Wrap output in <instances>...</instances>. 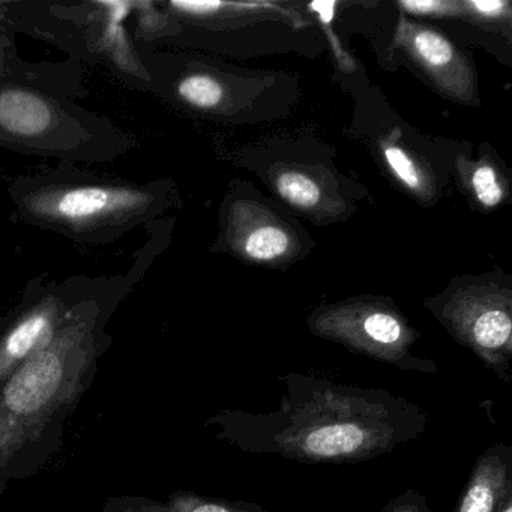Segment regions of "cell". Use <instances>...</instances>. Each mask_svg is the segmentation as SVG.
Returning a JSON list of instances; mask_svg holds the SVG:
<instances>
[{
	"mask_svg": "<svg viewBox=\"0 0 512 512\" xmlns=\"http://www.w3.org/2000/svg\"><path fill=\"white\" fill-rule=\"evenodd\" d=\"M16 200L26 220L83 242L133 229L155 206V194L140 185L71 179L28 181Z\"/></svg>",
	"mask_w": 512,
	"mask_h": 512,
	"instance_id": "cell-3",
	"label": "cell"
},
{
	"mask_svg": "<svg viewBox=\"0 0 512 512\" xmlns=\"http://www.w3.org/2000/svg\"><path fill=\"white\" fill-rule=\"evenodd\" d=\"M178 94L185 103L196 109H214L223 100V86L214 77L193 74L179 82Z\"/></svg>",
	"mask_w": 512,
	"mask_h": 512,
	"instance_id": "cell-11",
	"label": "cell"
},
{
	"mask_svg": "<svg viewBox=\"0 0 512 512\" xmlns=\"http://www.w3.org/2000/svg\"><path fill=\"white\" fill-rule=\"evenodd\" d=\"M289 235L277 226H263L245 239L244 250L250 259L269 262L289 250Z\"/></svg>",
	"mask_w": 512,
	"mask_h": 512,
	"instance_id": "cell-10",
	"label": "cell"
},
{
	"mask_svg": "<svg viewBox=\"0 0 512 512\" xmlns=\"http://www.w3.org/2000/svg\"><path fill=\"white\" fill-rule=\"evenodd\" d=\"M119 299L95 289L56 337L0 386V494L61 451L67 421L112 344L106 326Z\"/></svg>",
	"mask_w": 512,
	"mask_h": 512,
	"instance_id": "cell-2",
	"label": "cell"
},
{
	"mask_svg": "<svg viewBox=\"0 0 512 512\" xmlns=\"http://www.w3.org/2000/svg\"><path fill=\"white\" fill-rule=\"evenodd\" d=\"M59 121L46 98L22 88L0 91V130L20 140L43 139Z\"/></svg>",
	"mask_w": 512,
	"mask_h": 512,
	"instance_id": "cell-8",
	"label": "cell"
},
{
	"mask_svg": "<svg viewBox=\"0 0 512 512\" xmlns=\"http://www.w3.org/2000/svg\"><path fill=\"white\" fill-rule=\"evenodd\" d=\"M385 158L392 172L406 187H409L410 190H421V173L403 149L397 148V146H388L385 149Z\"/></svg>",
	"mask_w": 512,
	"mask_h": 512,
	"instance_id": "cell-14",
	"label": "cell"
},
{
	"mask_svg": "<svg viewBox=\"0 0 512 512\" xmlns=\"http://www.w3.org/2000/svg\"><path fill=\"white\" fill-rule=\"evenodd\" d=\"M470 7L475 8L479 14L482 16H499L502 13L503 8L506 7L505 2H493V0H488V2H470Z\"/></svg>",
	"mask_w": 512,
	"mask_h": 512,
	"instance_id": "cell-18",
	"label": "cell"
},
{
	"mask_svg": "<svg viewBox=\"0 0 512 512\" xmlns=\"http://www.w3.org/2000/svg\"><path fill=\"white\" fill-rule=\"evenodd\" d=\"M103 512H268L256 502L209 497L193 491H176L164 500L151 497L112 496Z\"/></svg>",
	"mask_w": 512,
	"mask_h": 512,
	"instance_id": "cell-9",
	"label": "cell"
},
{
	"mask_svg": "<svg viewBox=\"0 0 512 512\" xmlns=\"http://www.w3.org/2000/svg\"><path fill=\"white\" fill-rule=\"evenodd\" d=\"M416 55L431 68H442L451 64L454 50L445 38L433 31H419L413 37Z\"/></svg>",
	"mask_w": 512,
	"mask_h": 512,
	"instance_id": "cell-13",
	"label": "cell"
},
{
	"mask_svg": "<svg viewBox=\"0 0 512 512\" xmlns=\"http://www.w3.org/2000/svg\"><path fill=\"white\" fill-rule=\"evenodd\" d=\"M88 284L37 283L0 319V386L64 328L80 302L94 292Z\"/></svg>",
	"mask_w": 512,
	"mask_h": 512,
	"instance_id": "cell-4",
	"label": "cell"
},
{
	"mask_svg": "<svg viewBox=\"0 0 512 512\" xmlns=\"http://www.w3.org/2000/svg\"><path fill=\"white\" fill-rule=\"evenodd\" d=\"M319 337L337 341L352 352L413 373L436 374L439 365L413 355L418 334L394 311L386 308L329 311L311 322Z\"/></svg>",
	"mask_w": 512,
	"mask_h": 512,
	"instance_id": "cell-5",
	"label": "cell"
},
{
	"mask_svg": "<svg viewBox=\"0 0 512 512\" xmlns=\"http://www.w3.org/2000/svg\"><path fill=\"white\" fill-rule=\"evenodd\" d=\"M496 512H512V493L508 494V496L503 499V502L500 503L499 509Z\"/></svg>",
	"mask_w": 512,
	"mask_h": 512,
	"instance_id": "cell-19",
	"label": "cell"
},
{
	"mask_svg": "<svg viewBox=\"0 0 512 512\" xmlns=\"http://www.w3.org/2000/svg\"><path fill=\"white\" fill-rule=\"evenodd\" d=\"M451 334L497 379L511 385L512 319L509 308L502 304H478L458 307L443 313Z\"/></svg>",
	"mask_w": 512,
	"mask_h": 512,
	"instance_id": "cell-6",
	"label": "cell"
},
{
	"mask_svg": "<svg viewBox=\"0 0 512 512\" xmlns=\"http://www.w3.org/2000/svg\"><path fill=\"white\" fill-rule=\"evenodd\" d=\"M512 493V446L497 442L476 457L454 512H496Z\"/></svg>",
	"mask_w": 512,
	"mask_h": 512,
	"instance_id": "cell-7",
	"label": "cell"
},
{
	"mask_svg": "<svg viewBox=\"0 0 512 512\" xmlns=\"http://www.w3.org/2000/svg\"><path fill=\"white\" fill-rule=\"evenodd\" d=\"M472 187L476 199L487 208L499 205L500 200H502V188L497 184L493 167L482 166L476 169L472 176Z\"/></svg>",
	"mask_w": 512,
	"mask_h": 512,
	"instance_id": "cell-15",
	"label": "cell"
},
{
	"mask_svg": "<svg viewBox=\"0 0 512 512\" xmlns=\"http://www.w3.org/2000/svg\"><path fill=\"white\" fill-rule=\"evenodd\" d=\"M401 5L413 14H433L437 10L442 11L443 8L448 7V5L439 4V2H403Z\"/></svg>",
	"mask_w": 512,
	"mask_h": 512,
	"instance_id": "cell-17",
	"label": "cell"
},
{
	"mask_svg": "<svg viewBox=\"0 0 512 512\" xmlns=\"http://www.w3.org/2000/svg\"><path fill=\"white\" fill-rule=\"evenodd\" d=\"M380 512H431L428 497L415 488H407L403 493L389 500Z\"/></svg>",
	"mask_w": 512,
	"mask_h": 512,
	"instance_id": "cell-16",
	"label": "cell"
},
{
	"mask_svg": "<svg viewBox=\"0 0 512 512\" xmlns=\"http://www.w3.org/2000/svg\"><path fill=\"white\" fill-rule=\"evenodd\" d=\"M277 188L283 199L299 208H311L320 199L319 187L301 173H283L278 178Z\"/></svg>",
	"mask_w": 512,
	"mask_h": 512,
	"instance_id": "cell-12",
	"label": "cell"
},
{
	"mask_svg": "<svg viewBox=\"0 0 512 512\" xmlns=\"http://www.w3.org/2000/svg\"><path fill=\"white\" fill-rule=\"evenodd\" d=\"M277 409L218 410L205 421L215 439L247 454L302 464H355L391 454L428 430L418 404L386 389L286 373Z\"/></svg>",
	"mask_w": 512,
	"mask_h": 512,
	"instance_id": "cell-1",
	"label": "cell"
}]
</instances>
